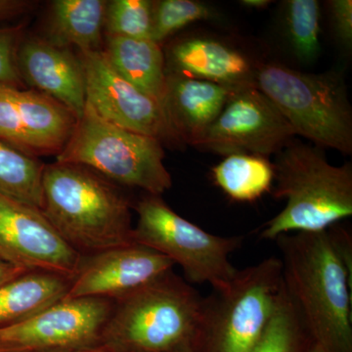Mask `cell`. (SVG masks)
I'll use <instances>...</instances> for the list:
<instances>
[{
	"mask_svg": "<svg viewBox=\"0 0 352 352\" xmlns=\"http://www.w3.org/2000/svg\"><path fill=\"white\" fill-rule=\"evenodd\" d=\"M274 241L285 289L312 340L327 352H352L351 234L336 224Z\"/></svg>",
	"mask_w": 352,
	"mask_h": 352,
	"instance_id": "1",
	"label": "cell"
},
{
	"mask_svg": "<svg viewBox=\"0 0 352 352\" xmlns=\"http://www.w3.org/2000/svg\"><path fill=\"white\" fill-rule=\"evenodd\" d=\"M41 212L82 256L133 243L131 201L108 179L78 164L44 166Z\"/></svg>",
	"mask_w": 352,
	"mask_h": 352,
	"instance_id": "2",
	"label": "cell"
},
{
	"mask_svg": "<svg viewBox=\"0 0 352 352\" xmlns=\"http://www.w3.org/2000/svg\"><path fill=\"white\" fill-rule=\"evenodd\" d=\"M275 199L286 206L259 237L274 241L284 234L320 232L352 215V166H333L322 148L289 141L275 154Z\"/></svg>",
	"mask_w": 352,
	"mask_h": 352,
	"instance_id": "3",
	"label": "cell"
},
{
	"mask_svg": "<svg viewBox=\"0 0 352 352\" xmlns=\"http://www.w3.org/2000/svg\"><path fill=\"white\" fill-rule=\"evenodd\" d=\"M205 298L171 272L113 302L101 344L113 352L192 349Z\"/></svg>",
	"mask_w": 352,
	"mask_h": 352,
	"instance_id": "4",
	"label": "cell"
},
{
	"mask_svg": "<svg viewBox=\"0 0 352 352\" xmlns=\"http://www.w3.org/2000/svg\"><path fill=\"white\" fill-rule=\"evenodd\" d=\"M256 87L288 120L296 135L317 147L352 153V109L340 72L303 73L280 63L258 67Z\"/></svg>",
	"mask_w": 352,
	"mask_h": 352,
	"instance_id": "5",
	"label": "cell"
},
{
	"mask_svg": "<svg viewBox=\"0 0 352 352\" xmlns=\"http://www.w3.org/2000/svg\"><path fill=\"white\" fill-rule=\"evenodd\" d=\"M164 159L161 141L111 124L87 102L56 162L85 166L106 179L161 196L173 186Z\"/></svg>",
	"mask_w": 352,
	"mask_h": 352,
	"instance_id": "6",
	"label": "cell"
},
{
	"mask_svg": "<svg viewBox=\"0 0 352 352\" xmlns=\"http://www.w3.org/2000/svg\"><path fill=\"white\" fill-rule=\"evenodd\" d=\"M282 285V263L275 256L238 270L230 283L205 298L192 352H252Z\"/></svg>",
	"mask_w": 352,
	"mask_h": 352,
	"instance_id": "7",
	"label": "cell"
},
{
	"mask_svg": "<svg viewBox=\"0 0 352 352\" xmlns=\"http://www.w3.org/2000/svg\"><path fill=\"white\" fill-rule=\"evenodd\" d=\"M138 215L132 240L163 254L182 267L185 281L226 287L237 274L230 261L243 237H221L207 232L176 214L161 196L145 195L134 206Z\"/></svg>",
	"mask_w": 352,
	"mask_h": 352,
	"instance_id": "8",
	"label": "cell"
},
{
	"mask_svg": "<svg viewBox=\"0 0 352 352\" xmlns=\"http://www.w3.org/2000/svg\"><path fill=\"white\" fill-rule=\"evenodd\" d=\"M113 307L106 298H64L25 320L0 327V349L51 352L99 346Z\"/></svg>",
	"mask_w": 352,
	"mask_h": 352,
	"instance_id": "9",
	"label": "cell"
},
{
	"mask_svg": "<svg viewBox=\"0 0 352 352\" xmlns=\"http://www.w3.org/2000/svg\"><path fill=\"white\" fill-rule=\"evenodd\" d=\"M296 136L288 120L256 87L235 90L195 147L223 155L268 157Z\"/></svg>",
	"mask_w": 352,
	"mask_h": 352,
	"instance_id": "10",
	"label": "cell"
},
{
	"mask_svg": "<svg viewBox=\"0 0 352 352\" xmlns=\"http://www.w3.org/2000/svg\"><path fill=\"white\" fill-rule=\"evenodd\" d=\"M82 256L41 210L0 194V258L25 272L73 279Z\"/></svg>",
	"mask_w": 352,
	"mask_h": 352,
	"instance_id": "11",
	"label": "cell"
},
{
	"mask_svg": "<svg viewBox=\"0 0 352 352\" xmlns=\"http://www.w3.org/2000/svg\"><path fill=\"white\" fill-rule=\"evenodd\" d=\"M87 102L102 119L157 140L177 142L159 102L113 69L105 51L82 52Z\"/></svg>",
	"mask_w": 352,
	"mask_h": 352,
	"instance_id": "12",
	"label": "cell"
},
{
	"mask_svg": "<svg viewBox=\"0 0 352 352\" xmlns=\"http://www.w3.org/2000/svg\"><path fill=\"white\" fill-rule=\"evenodd\" d=\"M76 120L69 109L38 90L0 85V141L28 156L59 154Z\"/></svg>",
	"mask_w": 352,
	"mask_h": 352,
	"instance_id": "13",
	"label": "cell"
},
{
	"mask_svg": "<svg viewBox=\"0 0 352 352\" xmlns=\"http://www.w3.org/2000/svg\"><path fill=\"white\" fill-rule=\"evenodd\" d=\"M173 266L170 259L135 242L83 256L67 298L116 302L166 276Z\"/></svg>",
	"mask_w": 352,
	"mask_h": 352,
	"instance_id": "14",
	"label": "cell"
},
{
	"mask_svg": "<svg viewBox=\"0 0 352 352\" xmlns=\"http://www.w3.org/2000/svg\"><path fill=\"white\" fill-rule=\"evenodd\" d=\"M17 63L30 85L69 109L76 119L82 117L87 104L85 69L68 48L29 39L18 51Z\"/></svg>",
	"mask_w": 352,
	"mask_h": 352,
	"instance_id": "15",
	"label": "cell"
},
{
	"mask_svg": "<svg viewBox=\"0 0 352 352\" xmlns=\"http://www.w3.org/2000/svg\"><path fill=\"white\" fill-rule=\"evenodd\" d=\"M168 74L207 80L231 90L256 87L254 67L244 53L228 44L193 36L178 41L170 51Z\"/></svg>",
	"mask_w": 352,
	"mask_h": 352,
	"instance_id": "16",
	"label": "cell"
},
{
	"mask_svg": "<svg viewBox=\"0 0 352 352\" xmlns=\"http://www.w3.org/2000/svg\"><path fill=\"white\" fill-rule=\"evenodd\" d=\"M233 91L207 80L166 73L163 108L177 142L195 146Z\"/></svg>",
	"mask_w": 352,
	"mask_h": 352,
	"instance_id": "17",
	"label": "cell"
},
{
	"mask_svg": "<svg viewBox=\"0 0 352 352\" xmlns=\"http://www.w3.org/2000/svg\"><path fill=\"white\" fill-rule=\"evenodd\" d=\"M105 53L113 69L122 78L163 107L166 71L160 43L152 39L109 36Z\"/></svg>",
	"mask_w": 352,
	"mask_h": 352,
	"instance_id": "18",
	"label": "cell"
},
{
	"mask_svg": "<svg viewBox=\"0 0 352 352\" xmlns=\"http://www.w3.org/2000/svg\"><path fill=\"white\" fill-rule=\"evenodd\" d=\"M72 279L47 272H27L0 285V327L34 316L68 296Z\"/></svg>",
	"mask_w": 352,
	"mask_h": 352,
	"instance_id": "19",
	"label": "cell"
},
{
	"mask_svg": "<svg viewBox=\"0 0 352 352\" xmlns=\"http://www.w3.org/2000/svg\"><path fill=\"white\" fill-rule=\"evenodd\" d=\"M108 1L56 0L51 10L47 43L60 48L76 46L82 52L100 45Z\"/></svg>",
	"mask_w": 352,
	"mask_h": 352,
	"instance_id": "20",
	"label": "cell"
},
{
	"mask_svg": "<svg viewBox=\"0 0 352 352\" xmlns=\"http://www.w3.org/2000/svg\"><path fill=\"white\" fill-rule=\"evenodd\" d=\"M212 176L231 200L254 201L272 190L274 166L268 157L231 154L212 168Z\"/></svg>",
	"mask_w": 352,
	"mask_h": 352,
	"instance_id": "21",
	"label": "cell"
},
{
	"mask_svg": "<svg viewBox=\"0 0 352 352\" xmlns=\"http://www.w3.org/2000/svg\"><path fill=\"white\" fill-rule=\"evenodd\" d=\"M45 164L0 141V194L41 210Z\"/></svg>",
	"mask_w": 352,
	"mask_h": 352,
	"instance_id": "22",
	"label": "cell"
},
{
	"mask_svg": "<svg viewBox=\"0 0 352 352\" xmlns=\"http://www.w3.org/2000/svg\"><path fill=\"white\" fill-rule=\"evenodd\" d=\"M314 344L282 285L267 325L252 352H307Z\"/></svg>",
	"mask_w": 352,
	"mask_h": 352,
	"instance_id": "23",
	"label": "cell"
},
{
	"mask_svg": "<svg viewBox=\"0 0 352 352\" xmlns=\"http://www.w3.org/2000/svg\"><path fill=\"white\" fill-rule=\"evenodd\" d=\"M320 3L316 0L285 2V23L289 46L302 63H311L320 53Z\"/></svg>",
	"mask_w": 352,
	"mask_h": 352,
	"instance_id": "24",
	"label": "cell"
},
{
	"mask_svg": "<svg viewBox=\"0 0 352 352\" xmlns=\"http://www.w3.org/2000/svg\"><path fill=\"white\" fill-rule=\"evenodd\" d=\"M153 8L150 0H113L106 8L109 36L151 39Z\"/></svg>",
	"mask_w": 352,
	"mask_h": 352,
	"instance_id": "25",
	"label": "cell"
},
{
	"mask_svg": "<svg viewBox=\"0 0 352 352\" xmlns=\"http://www.w3.org/2000/svg\"><path fill=\"white\" fill-rule=\"evenodd\" d=\"M214 12L210 6L195 0H162L154 2L151 39L160 43L191 23L210 20Z\"/></svg>",
	"mask_w": 352,
	"mask_h": 352,
	"instance_id": "26",
	"label": "cell"
},
{
	"mask_svg": "<svg viewBox=\"0 0 352 352\" xmlns=\"http://www.w3.org/2000/svg\"><path fill=\"white\" fill-rule=\"evenodd\" d=\"M20 28L0 29V85L19 88L21 78L17 54Z\"/></svg>",
	"mask_w": 352,
	"mask_h": 352,
	"instance_id": "27",
	"label": "cell"
},
{
	"mask_svg": "<svg viewBox=\"0 0 352 352\" xmlns=\"http://www.w3.org/2000/svg\"><path fill=\"white\" fill-rule=\"evenodd\" d=\"M336 34L340 43L349 50L352 45V1L333 0L330 1Z\"/></svg>",
	"mask_w": 352,
	"mask_h": 352,
	"instance_id": "28",
	"label": "cell"
},
{
	"mask_svg": "<svg viewBox=\"0 0 352 352\" xmlns=\"http://www.w3.org/2000/svg\"><path fill=\"white\" fill-rule=\"evenodd\" d=\"M32 2L25 0H0V23L27 12Z\"/></svg>",
	"mask_w": 352,
	"mask_h": 352,
	"instance_id": "29",
	"label": "cell"
},
{
	"mask_svg": "<svg viewBox=\"0 0 352 352\" xmlns=\"http://www.w3.org/2000/svg\"><path fill=\"white\" fill-rule=\"evenodd\" d=\"M25 273L27 272L0 258V285L6 283V282L10 281V280L20 276V275L25 274Z\"/></svg>",
	"mask_w": 352,
	"mask_h": 352,
	"instance_id": "30",
	"label": "cell"
},
{
	"mask_svg": "<svg viewBox=\"0 0 352 352\" xmlns=\"http://www.w3.org/2000/svg\"><path fill=\"white\" fill-rule=\"evenodd\" d=\"M270 3V0H242V1H240L241 6L252 9L265 8Z\"/></svg>",
	"mask_w": 352,
	"mask_h": 352,
	"instance_id": "31",
	"label": "cell"
},
{
	"mask_svg": "<svg viewBox=\"0 0 352 352\" xmlns=\"http://www.w3.org/2000/svg\"><path fill=\"white\" fill-rule=\"evenodd\" d=\"M51 352H113L109 347L99 344L91 347H85V349H68V351H51Z\"/></svg>",
	"mask_w": 352,
	"mask_h": 352,
	"instance_id": "32",
	"label": "cell"
},
{
	"mask_svg": "<svg viewBox=\"0 0 352 352\" xmlns=\"http://www.w3.org/2000/svg\"><path fill=\"white\" fill-rule=\"evenodd\" d=\"M307 352H327L325 351V349H323L321 346H319V344H312L311 347H310L309 351Z\"/></svg>",
	"mask_w": 352,
	"mask_h": 352,
	"instance_id": "33",
	"label": "cell"
},
{
	"mask_svg": "<svg viewBox=\"0 0 352 352\" xmlns=\"http://www.w3.org/2000/svg\"><path fill=\"white\" fill-rule=\"evenodd\" d=\"M0 352H19V351H6V349H0Z\"/></svg>",
	"mask_w": 352,
	"mask_h": 352,
	"instance_id": "34",
	"label": "cell"
},
{
	"mask_svg": "<svg viewBox=\"0 0 352 352\" xmlns=\"http://www.w3.org/2000/svg\"><path fill=\"white\" fill-rule=\"evenodd\" d=\"M183 352H192L191 349H187V351H183Z\"/></svg>",
	"mask_w": 352,
	"mask_h": 352,
	"instance_id": "35",
	"label": "cell"
}]
</instances>
